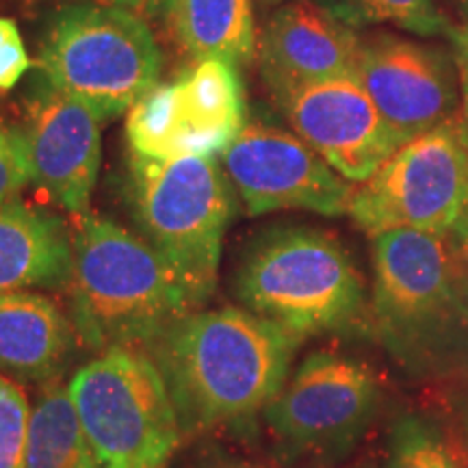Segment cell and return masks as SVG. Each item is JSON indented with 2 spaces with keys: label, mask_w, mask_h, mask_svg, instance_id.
<instances>
[{
  "label": "cell",
  "mask_w": 468,
  "mask_h": 468,
  "mask_svg": "<svg viewBox=\"0 0 468 468\" xmlns=\"http://www.w3.org/2000/svg\"><path fill=\"white\" fill-rule=\"evenodd\" d=\"M25 468H98L68 388L57 379L31 410Z\"/></svg>",
  "instance_id": "19"
},
{
  "label": "cell",
  "mask_w": 468,
  "mask_h": 468,
  "mask_svg": "<svg viewBox=\"0 0 468 468\" xmlns=\"http://www.w3.org/2000/svg\"><path fill=\"white\" fill-rule=\"evenodd\" d=\"M44 83L102 117L131 111L159 83L163 57L144 16L104 3L66 5L39 39Z\"/></svg>",
  "instance_id": "5"
},
{
  "label": "cell",
  "mask_w": 468,
  "mask_h": 468,
  "mask_svg": "<svg viewBox=\"0 0 468 468\" xmlns=\"http://www.w3.org/2000/svg\"><path fill=\"white\" fill-rule=\"evenodd\" d=\"M455 3H458L462 9H466V11H468V0H455Z\"/></svg>",
  "instance_id": "32"
},
{
  "label": "cell",
  "mask_w": 468,
  "mask_h": 468,
  "mask_svg": "<svg viewBox=\"0 0 468 468\" xmlns=\"http://www.w3.org/2000/svg\"><path fill=\"white\" fill-rule=\"evenodd\" d=\"M243 126L245 91L234 63L200 58L133 104L126 142L144 159L221 156Z\"/></svg>",
  "instance_id": "9"
},
{
  "label": "cell",
  "mask_w": 468,
  "mask_h": 468,
  "mask_svg": "<svg viewBox=\"0 0 468 468\" xmlns=\"http://www.w3.org/2000/svg\"><path fill=\"white\" fill-rule=\"evenodd\" d=\"M69 317L85 347L144 349L193 306L163 259L102 215H76Z\"/></svg>",
  "instance_id": "2"
},
{
  "label": "cell",
  "mask_w": 468,
  "mask_h": 468,
  "mask_svg": "<svg viewBox=\"0 0 468 468\" xmlns=\"http://www.w3.org/2000/svg\"><path fill=\"white\" fill-rule=\"evenodd\" d=\"M449 234H452V248L460 265L462 282H464V289L468 292V207L462 213V218L455 221Z\"/></svg>",
  "instance_id": "26"
},
{
  "label": "cell",
  "mask_w": 468,
  "mask_h": 468,
  "mask_svg": "<svg viewBox=\"0 0 468 468\" xmlns=\"http://www.w3.org/2000/svg\"><path fill=\"white\" fill-rule=\"evenodd\" d=\"M93 3H104V5H117L120 0H93Z\"/></svg>",
  "instance_id": "31"
},
{
  "label": "cell",
  "mask_w": 468,
  "mask_h": 468,
  "mask_svg": "<svg viewBox=\"0 0 468 468\" xmlns=\"http://www.w3.org/2000/svg\"><path fill=\"white\" fill-rule=\"evenodd\" d=\"M204 468H262V466L250 464V462H218V464H210Z\"/></svg>",
  "instance_id": "29"
},
{
  "label": "cell",
  "mask_w": 468,
  "mask_h": 468,
  "mask_svg": "<svg viewBox=\"0 0 468 468\" xmlns=\"http://www.w3.org/2000/svg\"><path fill=\"white\" fill-rule=\"evenodd\" d=\"M74 271L72 228L20 197L0 207V295L68 291Z\"/></svg>",
  "instance_id": "17"
},
{
  "label": "cell",
  "mask_w": 468,
  "mask_h": 468,
  "mask_svg": "<svg viewBox=\"0 0 468 468\" xmlns=\"http://www.w3.org/2000/svg\"><path fill=\"white\" fill-rule=\"evenodd\" d=\"M468 207V142L458 115L419 134L354 191L349 215L371 237L386 230L447 234Z\"/></svg>",
  "instance_id": "8"
},
{
  "label": "cell",
  "mask_w": 468,
  "mask_h": 468,
  "mask_svg": "<svg viewBox=\"0 0 468 468\" xmlns=\"http://www.w3.org/2000/svg\"><path fill=\"white\" fill-rule=\"evenodd\" d=\"M68 393L98 468H167L183 427L150 354L101 351L74 373Z\"/></svg>",
  "instance_id": "6"
},
{
  "label": "cell",
  "mask_w": 468,
  "mask_h": 468,
  "mask_svg": "<svg viewBox=\"0 0 468 468\" xmlns=\"http://www.w3.org/2000/svg\"><path fill=\"white\" fill-rule=\"evenodd\" d=\"M234 295L250 313L292 336L341 330L360 314L365 286L335 234L278 226L256 234L239 256Z\"/></svg>",
  "instance_id": "4"
},
{
  "label": "cell",
  "mask_w": 468,
  "mask_h": 468,
  "mask_svg": "<svg viewBox=\"0 0 468 468\" xmlns=\"http://www.w3.org/2000/svg\"><path fill=\"white\" fill-rule=\"evenodd\" d=\"M373 239V313L399 356L420 358L468 332V292L444 234L386 230Z\"/></svg>",
  "instance_id": "7"
},
{
  "label": "cell",
  "mask_w": 468,
  "mask_h": 468,
  "mask_svg": "<svg viewBox=\"0 0 468 468\" xmlns=\"http://www.w3.org/2000/svg\"><path fill=\"white\" fill-rule=\"evenodd\" d=\"M378 399V378L365 362L317 351L273 397L265 417L289 452L335 453L358 441Z\"/></svg>",
  "instance_id": "10"
},
{
  "label": "cell",
  "mask_w": 468,
  "mask_h": 468,
  "mask_svg": "<svg viewBox=\"0 0 468 468\" xmlns=\"http://www.w3.org/2000/svg\"><path fill=\"white\" fill-rule=\"evenodd\" d=\"M27 183H31V172L22 133L0 122V207L16 200Z\"/></svg>",
  "instance_id": "23"
},
{
  "label": "cell",
  "mask_w": 468,
  "mask_h": 468,
  "mask_svg": "<svg viewBox=\"0 0 468 468\" xmlns=\"http://www.w3.org/2000/svg\"><path fill=\"white\" fill-rule=\"evenodd\" d=\"M221 165L250 215L303 208L338 218L356 191L297 134L262 120L245 122Z\"/></svg>",
  "instance_id": "11"
},
{
  "label": "cell",
  "mask_w": 468,
  "mask_h": 468,
  "mask_svg": "<svg viewBox=\"0 0 468 468\" xmlns=\"http://www.w3.org/2000/svg\"><path fill=\"white\" fill-rule=\"evenodd\" d=\"M126 200L134 224L197 308L218 284L234 218V186L218 156L144 159L131 154Z\"/></svg>",
  "instance_id": "3"
},
{
  "label": "cell",
  "mask_w": 468,
  "mask_h": 468,
  "mask_svg": "<svg viewBox=\"0 0 468 468\" xmlns=\"http://www.w3.org/2000/svg\"><path fill=\"white\" fill-rule=\"evenodd\" d=\"M314 3L356 31L388 25L423 37L447 35L452 39L460 31L444 16L438 0H314Z\"/></svg>",
  "instance_id": "20"
},
{
  "label": "cell",
  "mask_w": 468,
  "mask_h": 468,
  "mask_svg": "<svg viewBox=\"0 0 468 468\" xmlns=\"http://www.w3.org/2000/svg\"><path fill=\"white\" fill-rule=\"evenodd\" d=\"M167 3L169 0H120L117 5H122V7L131 9L144 17H165Z\"/></svg>",
  "instance_id": "27"
},
{
  "label": "cell",
  "mask_w": 468,
  "mask_h": 468,
  "mask_svg": "<svg viewBox=\"0 0 468 468\" xmlns=\"http://www.w3.org/2000/svg\"><path fill=\"white\" fill-rule=\"evenodd\" d=\"M453 57L458 63L460 76V91H462V126H464L466 142H468V28H462L453 37Z\"/></svg>",
  "instance_id": "25"
},
{
  "label": "cell",
  "mask_w": 468,
  "mask_h": 468,
  "mask_svg": "<svg viewBox=\"0 0 468 468\" xmlns=\"http://www.w3.org/2000/svg\"><path fill=\"white\" fill-rule=\"evenodd\" d=\"M356 76L401 145L458 115V63L438 46L390 33L368 35Z\"/></svg>",
  "instance_id": "12"
},
{
  "label": "cell",
  "mask_w": 468,
  "mask_h": 468,
  "mask_svg": "<svg viewBox=\"0 0 468 468\" xmlns=\"http://www.w3.org/2000/svg\"><path fill=\"white\" fill-rule=\"evenodd\" d=\"M292 131L349 183H365L399 148L356 74L271 93Z\"/></svg>",
  "instance_id": "13"
},
{
  "label": "cell",
  "mask_w": 468,
  "mask_h": 468,
  "mask_svg": "<svg viewBox=\"0 0 468 468\" xmlns=\"http://www.w3.org/2000/svg\"><path fill=\"white\" fill-rule=\"evenodd\" d=\"M102 117L42 83L28 101L25 139L31 183L68 213L87 215L102 159Z\"/></svg>",
  "instance_id": "14"
},
{
  "label": "cell",
  "mask_w": 468,
  "mask_h": 468,
  "mask_svg": "<svg viewBox=\"0 0 468 468\" xmlns=\"http://www.w3.org/2000/svg\"><path fill=\"white\" fill-rule=\"evenodd\" d=\"M28 420L25 390L0 373V468H25Z\"/></svg>",
  "instance_id": "22"
},
{
  "label": "cell",
  "mask_w": 468,
  "mask_h": 468,
  "mask_svg": "<svg viewBox=\"0 0 468 468\" xmlns=\"http://www.w3.org/2000/svg\"><path fill=\"white\" fill-rule=\"evenodd\" d=\"M462 430H464V441H466V447H468V406L464 410V417H462Z\"/></svg>",
  "instance_id": "30"
},
{
  "label": "cell",
  "mask_w": 468,
  "mask_h": 468,
  "mask_svg": "<svg viewBox=\"0 0 468 468\" xmlns=\"http://www.w3.org/2000/svg\"><path fill=\"white\" fill-rule=\"evenodd\" d=\"M300 338L241 308L189 313L150 345L183 431L241 425L286 382Z\"/></svg>",
  "instance_id": "1"
},
{
  "label": "cell",
  "mask_w": 468,
  "mask_h": 468,
  "mask_svg": "<svg viewBox=\"0 0 468 468\" xmlns=\"http://www.w3.org/2000/svg\"><path fill=\"white\" fill-rule=\"evenodd\" d=\"M72 317L33 291L0 295V373L16 382H55L76 351Z\"/></svg>",
  "instance_id": "16"
},
{
  "label": "cell",
  "mask_w": 468,
  "mask_h": 468,
  "mask_svg": "<svg viewBox=\"0 0 468 468\" xmlns=\"http://www.w3.org/2000/svg\"><path fill=\"white\" fill-rule=\"evenodd\" d=\"M362 39L314 0H291L273 9L259 46L261 74L269 91L356 74Z\"/></svg>",
  "instance_id": "15"
},
{
  "label": "cell",
  "mask_w": 468,
  "mask_h": 468,
  "mask_svg": "<svg viewBox=\"0 0 468 468\" xmlns=\"http://www.w3.org/2000/svg\"><path fill=\"white\" fill-rule=\"evenodd\" d=\"M291 3V0H251V7L261 9V11H269V9H278L282 5Z\"/></svg>",
  "instance_id": "28"
},
{
  "label": "cell",
  "mask_w": 468,
  "mask_h": 468,
  "mask_svg": "<svg viewBox=\"0 0 468 468\" xmlns=\"http://www.w3.org/2000/svg\"><path fill=\"white\" fill-rule=\"evenodd\" d=\"M386 468H466L442 431L419 417H406L390 431Z\"/></svg>",
  "instance_id": "21"
},
{
  "label": "cell",
  "mask_w": 468,
  "mask_h": 468,
  "mask_svg": "<svg viewBox=\"0 0 468 468\" xmlns=\"http://www.w3.org/2000/svg\"><path fill=\"white\" fill-rule=\"evenodd\" d=\"M165 20L193 61L226 58L239 66L256 55L251 0H169Z\"/></svg>",
  "instance_id": "18"
},
{
  "label": "cell",
  "mask_w": 468,
  "mask_h": 468,
  "mask_svg": "<svg viewBox=\"0 0 468 468\" xmlns=\"http://www.w3.org/2000/svg\"><path fill=\"white\" fill-rule=\"evenodd\" d=\"M31 68L20 28L9 17H0V91H9Z\"/></svg>",
  "instance_id": "24"
}]
</instances>
